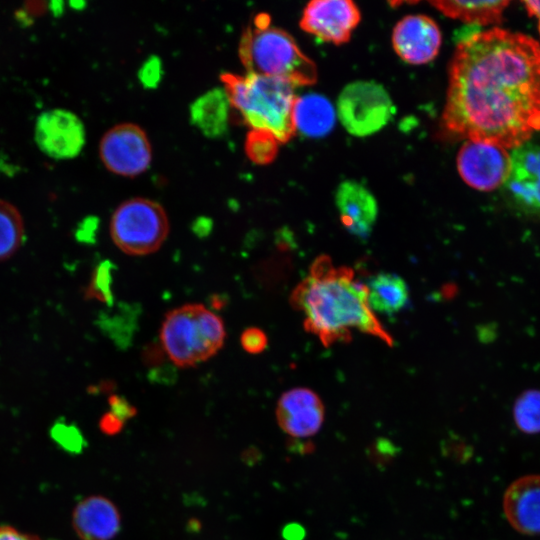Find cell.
I'll list each match as a JSON object with an SVG mask.
<instances>
[{
    "label": "cell",
    "mask_w": 540,
    "mask_h": 540,
    "mask_svg": "<svg viewBox=\"0 0 540 540\" xmlns=\"http://www.w3.org/2000/svg\"><path fill=\"white\" fill-rule=\"evenodd\" d=\"M279 142L271 135L251 130L247 137L246 151L251 160L266 164L277 154Z\"/></svg>",
    "instance_id": "obj_24"
},
{
    "label": "cell",
    "mask_w": 540,
    "mask_h": 540,
    "mask_svg": "<svg viewBox=\"0 0 540 540\" xmlns=\"http://www.w3.org/2000/svg\"><path fill=\"white\" fill-rule=\"evenodd\" d=\"M72 524L82 540H111L120 531L121 516L108 498L89 496L74 508Z\"/></svg>",
    "instance_id": "obj_17"
},
{
    "label": "cell",
    "mask_w": 540,
    "mask_h": 540,
    "mask_svg": "<svg viewBox=\"0 0 540 540\" xmlns=\"http://www.w3.org/2000/svg\"><path fill=\"white\" fill-rule=\"evenodd\" d=\"M231 108L225 88H213L191 104L190 120L205 136L217 138L228 129Z\"/></svg>",
    "instance_id": "obj_18"
},
{
    "label": "cell",
    "mask_w": 540,
    "mask_h": 540,
    "mask_svg": "<svg viewBox=\"0 0 540 540\" xmlns=\"http://www.w3.org/2000/svg\"><path fill=\"white\" fill-rule=\"evenodd\" d=\"M222 79L232 107L251 130L267 133L279 143L293 136L295 85L283 78L250 72L225 74Z\"/></svg>",
    "instance_id": "obj_3"
},
{
    "label": "cell",
    "mask_w": 540,
    "mask_h": 540,
    "mask_svg": "<svg viewBox=\"0 0 540 540\" xmlns=\"http://www.w3.org/2000/svg\"><path fill=\"white\" fill-rule=\"evenodd\" d=\"M366 287L368 302L374 313L392 315L400 312L408 303V286L394 273H378L369 279Z\"/></svg>",
    "instance_id": "obj_20"
},
{
    "label": "cell",
    "mask_w": 540,
    "mask_h": 540,
    "mask_svg": "<svg viewBox=\"0 0 540 540\" xmlns=\"http://www.w3.org/2000/svg\"><path fill=\"white\" fill-rule=\"evenodd\" d=\"M99 155L112 173L135 177L145 172L152 160V149L145 131L136 124L122 123L102 137Z\"/></svg>",
    "instance_id": "obj_9"
},
{
    "label": "cell",
    "mask_w": 540,
    "mask_h": 540,
    "mask_svg": "<svg viewBox=\"0 0 540 540\" xmlns=\"http://www.w3.org/2000/svg\"><path fill=\"white\" fill-rule=\"evenodd\" d=\"M111 264L101 263L94 271L87 295L100 301L110 303L111 296Z\"/></svg>",
    "instance_id": "obj_25"
},
{
    "label": "cell",
    "mask_w": 540,
    "mask_h": 540,
    "mask_svg": "<svg viewBox=\"0 0 540 540\" xmlns=\"http://www.w3.org/2000/svg\"><path fill=\"white\" fill-rule=\"evenodd\" d=\"M441 43L442 34L437 23L426 15H407L393 28L394 51L409 64L429 63L437 56Z\"/></svg>",
    "instance_id": "obj_14"
},
{
    "label": "cell",
    "mask_w": 540,
    "mask_h": 540,
    "mask_svg": "<svg viewBox=\"0 0 540 540\" xmlns=\"http://www.w3.org/2000/svg\"><path fill=\"white\" fill-rule=\"evenodd\" d=\"M240 344L246 352L258 354L266 349L268 339L263 330L256 327H250L242 332Z\"/></svg>",
    "instance_id": "obj_27"
},
{
    "label": "cell",
    "mask_w": 540,
    "mask_h": 540,
    "mask_svg": "<svg viewBox=\"0 0 540 540\" xmlns=\"http://www.w3.org/2000/svg\"><path fill=\"white\" fill-rule=\"evenodd\" d=\"M111 413L120 418L122 421L132 417L136 410L129 402L120 396L113 395L109 399Z\"/></svg>",
    "instance_id": "obj_29"
},
{
    "label": "cell",
    "mask_w": 540,
    "mask_h": 540,
    "mask_svg": "<svg viewBox=\"0 0 540 540\" xmlns=\"http://www.w3.org/2000/svg\"><path fill=\"white\" fill-rule=\"evenodd\" d=\"M456 161L463 181L484 192L502 186L510 168V155L506 149L471 140L461 146Z\"/></svg>",
    "instance_id": "obj_10"
},
{
    "label": "cell",
    "mask_w": 540,
    "mask_h": 540,
    "mask_svg": "<svg viewBox=\"0 0 540 540\" xmlns=\"http://www.w3.org/2000/svg\"><path fill=\"white\" fill-rule=\"evenodd\" d=\"M513 418L522 432L540 433V390H527L519 395L513 406Z\"/></svg>",
    "instance_id": "obj_23"
},
{
    "label": "cell",
    "mask_w": 540,
    "mask_h": 540,
    "mask_svg": "<svg viewBox=\"0 0 540 540\" xmlns=\"http://www.w3.org/2000/svg\"><path fill=\"white\" fill-rule=\"evenodd\" d=\"M124 421L112 414L106 413L100 420V427L104 433L114 434L121 430Z\"/></svg>",
    "instance_id": "obj_30"
},
{
    "label": "cell",
    "mask_w": 540,
    "mask_h": 540,
    "mask_svg": "<svg viewBox=\"0 0 540 540\" xmlns=\"http://www.w3.org/2000/svg\"><path fill=\"white\" fill-rule=\"evenodd\" d=\"M240 58L250 73L283 78L295 86L316 82L317 69L286 31L256 21L240 41Z\"/></svg>",
    "instance_id": "obj_4"
},
{
    "label": "cell",
    "mask_w": 540,
    "mask_h": 540,
    "mask_svg": "<svg viewBox=\"0 0 540 540\" xmlns=\"http://www.w3.org/2000/svg\"><path fill=\"white\" fill-rule=\"evenodd\" d=\"M24 224L19 210L0 199V261L10 258L22 245Z\"/></svg>",
    "instance_id": "obj_22"
},
{
    "label": "cell",
    "mask_w": 540,
    "mask_h": 540,
    "mask_svg": "<svg viewBox=\"0 0 540 540\" xmlns=\"http://www.w3.org/2000/svg\"><path fill=\"white\" fill-rule=\"evenodd\" d=\"M289 301L302 314L304 329L325 347L351 341L353 332L373 336L388 346L394 344L370 308L366 284L356 278L352 268L335 265L327 255L315 258Z\"/></svg>",
    "instance_id": "obj_2"
},
{
    "label": "cell",
    "mask_w": 540,
    "mask_h": 540,
    "mask_svg": "<svg viewBox=\"0 0 540 540\" xmlns=\"http://www.w3.org/2000/svg\"><path fill=\"white\" fill-rule=\"evenodd\" d=\"M85 136L82 120L63 108L42 112L35 123V142L41 152L53 159L78 156L85 145Z\"/></svg>",
    "instance_id": "obj_11"
},
{
    "label": "cell",
    "mask_w": 540,
    "mask_h": 540,
    "mask_svg": "<svg viewBox=\"0 0 540 540\" xmlns=\"http://www.w3.org/2000/svg\"><path fill=\"white\" fill-rule=\"evenodd\" d=\"M163 76V66L157 56H150L141 65L138 71V78L144 88H156Z\"/></svg>",
    "instance_id": "obj_26"
},
{
    "label": "cell",
    "mask_w": 540,
    "mask_h": 540,
    "mask_svg": "<svg viewBox=\"0 0 540 540\" xmlns=\"http://www.w3.org/2000/svg\"><path fill=\"white\" fill-rule=\"evenodd\" d=\"M110 233L114 244L125 254L144 256L156 252L169 234L163 207L150 199L132 198L114 211Z\"/></svg>",
    "instance_id": "obj_6"
},
{
    "label": "cell",
    "mask_w": 540,
    "mask_h": 540,
    "mask_svg": "<svg viewBox=\"0 0 540 540\" xmlns=\"http://www.w3.org/2000/svg\"><path fill=\"white\" fill-rule=\"evenodd\" d=\"M503 509L515 530L540 534V475H526L511 483L504 494Z\"/></svg>",
    "instance_id": "obj_15"
},
{
    "label": "cell",
    "mask_w": 540,
    "mask_h": 540,
    "mask_svg": "<svg viewBox=\"0 0 540 540\" xmlns=\"http://www.w3.org/2000/svg\"><path fill=\"white\" fill-rule=\"evenodd\" d=\"M292 120L295 132L307 137H321L334 127L336 113L326 97L307 93L296 97Z\"/></svg>",
    "instance_id": "obj_19"
},
{
    "label": "cell",
    "mask_w": 540,
    "mask_h": 540,
    "mask_svg": "<svg viewBox=\"0 0 540 540\" xmlns=\"http://www.w3.org/2000/svg\"><path fill=\"white\" fill-rule=\"evenodd\" d=\"M335 203L346 230L359 238L368 237L378 216L373 194L361 183L345 180L337 187Z\"/></svg>",
    "instance_id": "obj_16"
},
{
    "label": "cell",
    "mask_w": 540,
    "mask_h": 540,
    "mask_svg": "<svg viewBox=\"0 0 540 540\" xmlns=\"http://www.w3.org/2000/svg\"><path fill=\"white\" fill-rule=\"evenodd\" d=\"M225 337L222 319L203 304H186L169 311L160 330L163 349L178 367L208 360L222 348Z\"/></svg>",
    "instance_id": "obj_5"
},
{
    "label": "cell",
    "mask_w": 540,
    "mask_h": 540,
    "mask_svg": "<svg viewBox=\"0 0 540 540\" xmlns=\"http://www.w3.org/2000/svg\"><path fill=\"white\" fill-rule=\"evenodd\" d=\"M359 21L360 11L350 0H313L305 6L300 26L324 42L342 44Z\"/></svg>",
    "instance_id": "obj_12"
},
{
    "label": "cell",
    "mask_w": 540,
    "mask_h": 540,
    "mask_svg": "<svg viewBox=\"0 0 540 540\" xmlns=\"http://www.w3.org/2000/svg\"><path fill=\"white\" fill-rule=\"evenodd\" d=\"M53 434L56 440L69 447L78 444L81 439L79 432L73 426L64 423H57L53 428Z\"/></svg>",
    "instance_id": "obj_28"
},
{
    "label": "cell",
    "mask_w": 540,
    "mask_h": 540,
    "mask_svg": "<svg viewBox=\"0 0 540 540\" xmlns=\"http://www.w3.org/2000/svg\"><path fill=\"white\" fill-rule=\"evenodd\" d=\"M0 540H41L37 536L18 531L10 526H0Z\"/></svg>",
    "instance_id": "obj_31"
},
{
    "label": "cell",
    "mask_w": 540,
    "mask_h": 540,
    "mask_svg": "<svg viewBox=\"0 0 540 540\" xmlns=\"http://www.w3.org/2000/svg\"><path fill=\"white\" fill-rule=\"evenodd\" d=\"M395 106L387 90L374 81H355L346 85L337 100V115L352 135H372L392 119Z\"/></svg>",
    "instance_id": "obj_7"
},
{
    "label": "cell",
    "mask_w": 540,
    "mask_h": 540,
    "mask_svg": "<svg viewBox=\"0 0 540 540\" xmlns=\"http://www.w3.org/2000/svg\"><path fill=\"white\" fill-rule=\"evenodd\" d=\"M442 126L506 150L539 133V42L498 27L462 38L449 68Z\"/></svg>",
    "instance_id": "obj_1"
},
{
    "label": "cell",
    "mask_w": 540,
    "mask_h": 540,
    "mask_svg": "<svg viewBox=\"0 0 540 540\" xmlns=\"http://www.w3.org/2000/svg\"><path fill=\"white\" fill-rule=\"evenodd\" d=\"M522 3L528 16L536 19L538 32L540 34V1H523Z\"/></svg>",
    "instance_id": "obj_32"
},
{
    "label": "cell",
    "mask_w": 540,
    "mask_h": 540,
    "mask_svg": "<svg viewBox=\"0 0 540 540\" xmlns=\"http://www.w3.org/2000/svg\"><path fill=\"white\" fill-rule=\"evenodd\" d=\"M502 186L515 211L540 218V135L512 149L508 176Z\"/></svg>",
    "instance_id": "obj_8"
},
{
    "label": "cell",
    "mask_w": 540,
    "mask_h": 540,
    "mask_svg": "<svg viewBox=\"0 0 540 540\" xmlns=\"http://www.w3.org/2000/svg\"><path fill=\"white\" fill-rule=\"evenodd\" d=\"M275 415L284 433L296 439L309 438L321 430L325 420V406L312 389L295 387L280 396Z\"/></svg>",
    "instance_id": "obj_13"
},
{
    "label": "cell",
    "mask_w": 540,
    "mask_h": 540,
    "mask_svg": "<svg viewBox=\"0 0 540 540\" xmlns=\"http://www.w3.org/2000/svg\"><path fill=\"white\" fill-rule=\"evenodd\" d=\"M437 10L447 17L458 19L468 24L489 25L500 23L509 1H432Z\"/></svg>",
    "instance_id": "obj_21"
}]
</instances>
